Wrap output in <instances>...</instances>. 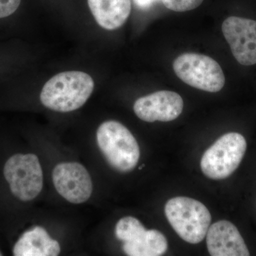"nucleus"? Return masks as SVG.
Segmentation results:
<instances>
[{
    "label": "nucleus",
    "instance_id": "nucleus-1",
    "mask_svg": "<svg viewBox=\"0 0 256 256\" xmlns=\"http://www.w3.org/2000/svg\"><path fill=\"white\" fill-rule=\"evenodd\" d=\"M46 168L40 152L22 137L0 134V236L34 208L46 204Z\"/></svg>",
    "mask_w": 256,
    "mask_h": 256
},
{
    "label": "nucleus",
    "instance_id": "nucleus-2",
    "mask_svg": "<svg viewBox=\"0 0 256 256\" xmlns=\"http://www.w3.org/2000/svg\"><path fill=\"white\" fill-rule=\"evenodd\" d=\"M85 220L79 210L42 204L2 238L8 256L89 255Z\"/></svg>",
    "mask_w": 256,
    "mask_h": 256
},
{
    "label": "nucleus",
    "instance_id": "nucleus-3",
    "mask_svg": "<svg viewBox=\"0 0 256 256\" xmlns=\"http://www.w3.org/2000/svg\"><path fill=\"white\" fill-rule=\"evenodd\" d=\"M24 136L38 150L44 163L47 204L76 210L97 208L104 190L76 150L57 137L30 133Z\"/></svg>",
    "mask_w": 256,
    "mask_h": 256
},
{
    "label": "nucleus",
    "instance_id": "nucleus-4",
    "mask_svg": "<svg viewBox=\"0 0 256 256\" xmlns=\"http://www.w3.org/2000/svg\"><path fill=\"white\" fill-rule=\"evenodd\" d=\"M68 143L92 168L99 183L106 172L126 175L146 168V164H139L141 149L137 139L114 120L102 121L92 134Z\"/></svg>",
    "mask_w": 256,
    "mask_h": 256
},
{
    "label": "nucleus",
    "instance_id": "nucleus-5",
    "mask_svg": "<svg viewBox=\"0 0 256 256\" xmlns=\"http://www.w3.org/2000/svg\"><path fill=\"white\" fill-rule=\"evenodd\" d=\"M95 84L88 74L78 70L62 72L45 84L40 102L47 110L69 114L82 108L94 92Z\"/></svg>",
    "mask_w": 256,
    "mask_h": 256
},
{
    "label": "nucleus",
    "instance_id": "nucleus-6",
    "mask_svg": "<svg viewBox=\"0 0 256 256\" xmlns=\"http://www.w3.org/2000/svg\"><path fill=\"white\" fill-rule=\"evenodd\" d=\"M112 237L128 256H160L166 252L168 242L156 229H146L137 217L126 215L116 220Z\"/></svg>",
    "mask_w": 256,
    "mask_h": 256
},
{
    "label": "nucleus",
    "instance_id": "nucleus-7",
    "mask_svg": "<svg viewBox=\"0 0 256 256\" xmlns=\"http://www.w3.org/2000/svg\"><path fill=\"white\" fill-rule=\"evenodd\" d=\"M165 216L180 238L196 244L206 237L212 216L202 202L185 196L174 197L166 202Z\"/></svg>",
    "mask_w": 256,
    "mask_h": 256
},
{
    "label": "nucleus",
    "instance_id": "nucleus-8",
    "mask_svg": "<svg viewBox=\"0 0 256 256\" xmlns=\"http://www.w3.org/2000/svg\"><path fill=\"white\" fill-rule=\"evenodd\" d=\"M246 148V140L240 133L224 134L202 156L200 163L202 172L212 180L228 178L238 168Z\"/></svg>",
    "mask_w": 256,
    "mask_h": 256
},
{
    "label": "nucleus",
    "instance_id": "nucleus-9",
    "mask_svg": "<svg viewBox=\"0 0 256 256\" xmlns=\"http://www.w3.org/2000/svg\"><path fill=\"white\" fill-rule=\"evenodd\" d=\"M173 69L185 84L204 92H220L225 84L222 67L208 56L183 54L174 60Z\"/></svg>",
    "mask_w": 256,
    "mask_h": 256
},
{
    "label": "nucleus",
    "instance_id": "nucleus-10",
    "mask_svg": "<svg viewBox=\"0 0 256 256\" xmlns=\"http://www.w3.org/2000/svg\"><path fill=\"white\" fill-rule=\"evenodd\" d=\"M222 32L234 58L244 66L256 64V21L230 16L224 22Z\"/></svg>",
    "mask_w": 256,
    "mask_h": 256
},
{
    "label": "nucleus",
    "instance_id": "nucleus-11",
    "mask_svg": "<svg viewBox=\"0 0 256 256\" xmlns=\"http://www.w3.org/2000/svg\"><path fill=\"white\" fill-rule=\"evenodd\" d=\"M183 107L182 98L178 92L160 90L138 98L133 110L144 122H170L178 118Z\"/></svg>",
    "mask_w": 256,
    "mask_h": 256
},
{
    "label": "nucleus",
    "instance_id": "nucleus-12",
    "mask_svg": "<svg viewBox=\"0 0 256 256\" xmlns=\"http://www.w3.org/2000/svg\"><path fill=\"white\" fill-rule=\"evenodd\" d=\"M206 237L207 248L210 256H250L238 228L228 220H220L210 226Z\"/></svg>",
    "mask_w": 256,
    "mask_h": 256
},
{
    "label": "nucleus",
    "instance_id": "nucleus-13",
    "mask_svg": "<svg viewBox=\"0 0 256 256\" xmlns=\"http://www.w3.org/2000/svg\"><path fill=\"white\" fill-rule=\"evenodd\" d=\"M96 21L105 30L122 26L131 12V0H88Z\"/></svg>",
    "mask_w": 256,
    "mask_h": 256
},
{
    "label": "nucleus",
    "instance_id": "nucleus-14",
    "mask_svg": "<svg viewBox=\"0 0 256 256\" xmlns=\"http://www.w3.org/2000/svg\"><path fill=\"white\" fill-rule=\"evenodd\" d=\"M162 2L168 9L184 12L196 9L202 4L204 0H162Z\"/></svg>",
    "mask_w": 256,
    "mask_h": 256
},
{
    "label": "nucleus",
    "instance_id": "nucleus-15",
    "mask_svg": "<svg viewBox=\"0 0 256 256\" xmlns=\"http://www.w3.org/2000/svg\"><path fill=\"white\" fill-rule=\"evenodd\" d=\"M22 0H0V18H8L18 9Z\"/></svg>",
    "mask_w": 256,
    "mask_h": 256
},
{
    "label": "nucleus",
    "instance_id": "nucleus-16",
    "mask_svg": "<svg viewBox=\"0 0 256 256\" xmlns=\"http://www.w3.org/2000/svg\"><path fill=\"white\" fill-rule=\"evenodd\" d=\"M158 0H134V4L141 9H146L150 8L153 3Z\"/></svg>",
    "mask_w": 256,
    "mask_h": 256
},
{
    "label": "nucleus",
    "instance_id": "nucleus-17",
    "mask_svg": "<svg viewBox=\"0 0 256 256\" xmlns=\"http://www.w3.org/2000/svg\"><path fill=\"white\" fill-rule=\"evenodd\" d=\"M8 256V250H6V247H5L4 242H3L2 238L0 236V256Z\"/></svg>",
    "mask_w": 256,
    "mask_h": 256
}]
</instances>
